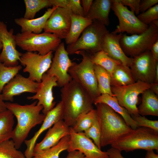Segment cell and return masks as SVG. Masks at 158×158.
Instances as JSON below:
<instances>
[{
	"instance_id": "obj_1",
	"label": "cell",
	"mask_w": 158,
	"mask_h": 158,
	"mask_svg": "<svg viewBox=\"0 0 158 158\" xmlns=\"http://www.w3.org/2000/svg\"><path fill=\"white\" fill-rule=\"evenodd\" d=\"M63 120L72 127L80 116L93 109V100L88 92L72 79L60 90Z\"/></svg>"
},
{
	"instance_id": "obj_2",
	"label": "cell",
	"mask_w": 158,
	"mask_h": 158,
	"mask_svg": "<svg viewBox=\"0 0 158 158\" xmlns=\"http://www.w3.org/2000/svg\"><path fill=\"white\" fill-rule=\"evenodd\" d=\"M37 100L30 104L24 105L5 102L7 109L12 113L17 120L11 139L18 149L26 140L31 130L36 125L42 123L45 118L46 115L40 113L43 107L37 104Z\"/></svg>"
},
{
	"instance_id": "obj_3",
	"label": "cell",
	"mask_w": 158,
	"mask_h": 158,
	"mask_svg": "<svg viewBox=\"0 0 158 158\" xmlns=\"http://www.w3.org/2000/svg\"><path fill=\"white\" fill-rule=\"evenodd\" d=\"M97 118L101 132V146L111 145L133 129L128 126L122 118L106 104L95 105Z\"/></svg>"
},
{
	"instance_id": "obj_4",
	"label": "cell",
	"mask_w": 158,
	"mask_h": 158,
	"mask_svg": "<svg viewBox=\"0 0 158 158\" xmlns=\"http://www.w3.org/2000/svg\"><path fill=\"white\" fill-rule=\"evenodd\" d=\"M121 152L137 149L158 150V132L150 128L138 127L123 135L111 145Z\"/></svg>"
},
{
	"instance_id": "obj_5",
	"label": "cell",
	"mask_w": 158,
	"mask_h": 158,
	"mask_svg": "<svg viewBox=\"0 0 158 158\" xmlns=\"http://www.w3.org/2000/svg\"><path fill=\"white\" fill-rule=\"evenodd\" d=\"M92 20V23L83 32L80 37L75 42L67 45L66 50L69 55L75 54L80 51L92 54L102 50L104 37L109 31L100 22L96 20Z\"/></svg>"
},
{
	"instance_id": "obj_6",
	"label": "cell",
	"mask_w": 158,
	"mask_h": 158,
	"mask_svg": "<svg viewBox=\"0 0 158 158\" xmlns=\"http://www.w3.org/2000/svg\"><path fill=\"white\" fill-rule=\"evenodd\" d=\"M75 54L82 56L79 63H76L68 70V73L75 80L89 93L93 101L100 94L94 68L91 58V54L84 51H77Z\"/></svg>"
},
{
	"instance_id": "obj_7",
	"label": "cell",
	"mask_w": 158,
	"mask_h": 158,
	"mask_svg": "<svg viewBox=\"0 0 158 158\" xmlns=\"http://www.w3.org/2000/svg\"><path fill=\"white\" fill-rule=\"evenodd\" d=\"M17 45L27 52L37 51L41 55L55 51L61 40L53 34L44 32L18 33L15 35Z\"/></svg>"
},
{
	"instance_id": "obj_8",
	"label": "cell",
	"mask_w": 158,
	"mask_h": 158,
	"mask_svg": "<svg viewBox=\"0 0 158 158\" xmlns=\"http://www.w3.org/2000/svg\"><path fill=\"white\" fill-rule=\"evenodd\" d=\"M157 40L158 27L152 23L142 33L129 36L123 34L120 44L125 54L133 58L150 51L152 45Z\"/></svg>"
},
{
	"instance_id": "obj_9",
	"label": "cell",
	"mask_w": 158,
	"mask_h": 158,
	"mask_svg": "<svg viewBox=\"0 0 158 158\" xmlns=\"http://www.w3.org/2000/svg\"><path fill=\"white\" fill-rule=\"evenodd\" d=\"M111 9L119 21L116 29L111 32L113 33L126 32L131 35L139 34L144 32L149 27V25L142 23L134 12L128 9L118 0H112Z\"/></svg>"
},
{
	"instance_id": "obj_10",
	"label": "cell",
	"mask_w": 158,
	"mask_h": 158,
	"mask_svg": "<svg viewBox=\"0 0 158 158\" xmlns=\"http://www.w3.org/2000/svg\"><path fill=\"white\" fill-rule=\"evenodd\" d=\"M151 84L140 81L125 86L111 87L112 92L119 104L125 108L130 115L139 114L137 105L138 96L150 89Z\"/></svg>"
},
{
	"instance_id": "obj_11",
	"label": "cell",
	"mask_w": 158,
	"mask_h": 158,
	"mask_svg": "<svg viewBox=\"0 0 158 158\" xmlns=\"http://www.w3.org/2000/svg\"><path fill=\"white\" fill-rule=\"evenodd\" d=\"M52 51L45 55L35 52L22 53L20 62L25 67L23 71L29 73L28 78L32 80L40 83L43 75L50 68L53 58Z\"/></svg>"
},
{
	"instance_id": "obj_12",
	"label": "cell",
	"mask_w": 158,
	"mask_h": 158,
	"mask_svg": "<svg viewBox=\"0 0 158 158\" xmlns=\"http://www.w3.org/2000/svg\"><path fill=\"white\" fill-rule=\"evenodd\" d=\"M55 51L51 66L46 73L56 77L58 86L62 87L72 80L68 71L75 62L69 58L63 42H61Z\"/></svg>"
},
{
	"instance_id": "obj_13",
	"label": "cell",
	"mask_w": 158,
	"mask_h": 158,
	"mask_svg": "<svg viewBox=\"0 0 158 158\" xmlns=\"http://www.w3.org/2000/svg\"><path fill=\"white\" fill-rule=\"evenodd\" d=\"M132 58L130 66L136 82L140 81L150 84L154 83L157 63L150 51Z\"/></svg>"
},
{
	"instance_id": "obj_14",
	"label": "cell",
	"mask_w": 158,
	"mask_h": 158,
	"mask_svg": "<svg viewBox=\"0 0 158 158\" xmlns=\"http://www.w3.org/2000/svg\"><path fill=\"white\" fill-rule=\"evenodd\" d=\"M13 32V29L8 31L6 25L0 21V39L2 45L0 62L7 67L18 65L22 54L16 49V42Z\"/></svg>"
},
{
	"instance_id": "obj_15",
	"label": "cell",
	"mask_w": 158,
	"mask_h": 158,
	"mask_svg": "<svg viewBox=\"0 0 158 158\" xmlns=\"http://www.w3.org/2000/svg\"><path fill=\"white\" fill-rule=\"evenodd\" d=\"M72 14L68 8L57 7L47 21L43 29L44 32L54 34L61 39H65L70 31Z\"/></svg>"
},
{
	"instance_id": "obj_16",
	"label": "cell",
	"mask_w": 158,
	"mask_h": 158,
	"mask_svg": "<svg viewBox=\"0 0 158 158\" xmlns=\"http://www.w3.org/2000/svg\"><path fill=\"white\" fill-rule=\"evenodd\" d=\"M70 139L67 151L78 150L84 158H109L107 152L102 151L83 132L77 133L70 127Z\"/></svg>"
},
{
	"instance_id": "obj_17",
	"label": "cell",
	"mask_w": 158,
	"mask_h": 158,
	"mask_svg": "<svg viewBox=\"0 0 158 158\" xmlns=\"http://www.w3.org/2000/svg\"><path fill=\"white\" fill-rule=\"evenodd\" d=\"M57 81L56 77L49 76L45 73L42 76L41 82L39 83L35 94L27 97L28 100H37V104L43 106L42 111L45 115L55 105L56 102L54 101L52 90L54 87L58 86Z\"/></svg>"
},
{
	"instance_id": "obj_18",
	"label": "cell",
	"mask_w": 158,
	"mask_h": 158,
	"mask_svg": "<svg viewBox=\"0 0 158 158\" xmlns=\"http://www.w3.org/2000/svg\"><path fill=\"white\" fill-rule=\"evenodd\" d=\"M39 84L18 73L4 87L1 93L3 100L12 102L15 96L27 92L35 93Z\"/></svg>"
},
{
	"instance_id": "obj_19",
	"label": "cell",
	"mask_w": 158,
	"mask_h": 158,
	"mask_svg": "<svg viewBox=\"0 0 158 158\" xmlns=\"http://www.w3.org/2000/svg\"><path fill=\"white\" fill-rule=\"evenodd\" d=\"M63 107L61 101L46 115L39 129L30 139L24 142L26 149L24 153L26 158H31L36 141L40 135L44 131L50 128L58 121L63 120Z\"/></svg>"
},
{
	"instance_id": "obj_20",
	"label": "cell",
	"mask_w": 158,
	"mask_h": 158,
	"mask_svg": "<svg viewBox=\"0 0 158 158\" xmlns=\"http://www.w3.org/2000/svg\"><path fill=\"white\" fill-rule=\"evenodd\" d=\"M70 133V127L63 120L58 121L48 129L43 139L36 144L33 154L47 150L54 146L63 138L69 135Z\"/></svg>"
},
{
	"instance_id": "obj_21",
	"label": "cell",
	"mask_w": 158,
	"mask_h": 158,
	"mask_svg": "<svg viewBox=\"0 0 158 158\" xmlns=\"http://www.w3.org/2000/svg\"><path fill=\"white\" fill-rule=\"evenodd\" d=\"M123 35V33L116 34L109 32L107 33L102 43V50L112 58L120 61L130 67L132 58L125 54L120 44V40Z\"/></svg>"
},
{
	"instance_id": "obj_22",
	"label": "cell",
	"mask_w": 158,
	"mask_h": 158,
	"mask_svg": "<svg viewBox=\"0 0 158 158\" xmlns=\"http://www.w3.org/2000/svg\"><path fill=\"white\" fill-rule=\"evenodd\" d=\"M57 7L53 6L47 9L41 16L32 19H25L23 17L15 19V23L21 28V32H32L36 34L41 33L52 12Z\"/></svg>"
},
{
	"instance_id": "obj_23",
	"label": "cell",
	"mask_w": 158,
	"mask_h": 158,
	"mask_svg": "<svg viewBox=\"0 0 158 158\" xmlns=\"http://www.w3.org/2000/svg\"><path fill=\"white\" fill-rule=\"evenodd\" d=\"M112 0H95L85 17L92 20H97L106 26L110 23L109 14L111 9Z\"/></svg>"
},
{
	"instance_id": "obj_24",
	"label": "cell",
	"mask_w": 158,
	"mask_h": 158,
	"mask_svg": "<svg viewBox=\"0 0 158 158\" xmlns=\"http://www.w3.org/2000/svg\"><path fill=\"white\" fill-rule=\"evenodd\" d=\"M103 103L107 104L115 112L120 115L126 124L133 130L137 128L136 122L133 119L127 110L121 106L117 99L114 96H112L107 94L100 95L93 101L95 105Z\"/></svg>"
},
{
	"instance_id": "obj_25",
	"label": "cell",
	"mask_w": 158,
	"mask_h": 158,
	"mask_svg": "<svg viewBox=\"0 0 158 158\" xmlns=\"http://www.w3.org/2000/svg\"><path fill=\"white\" fill-rule=\"evenodd\" d=\"M142 102L138 108L139 115L158 116V97L150 89L142 94Z\"/></svg>"
},
{
	"instance_id": "obj_26",
	"label": "cell",
	"mask_w": 158,
	"mask_h": 158,
	"mask_svg": "<svg viewBox=\"0 0 158 158\" xmlns=\"http://www.w3.org/2000/svg\"><path fill=\"white\" fill-rule=\"evenodd\" d=\"M92 20L87 18L72 14L69 33L65 39L66 44L75 42L84 30L92 23Z\"/></svg>"
},
{
	"instance_id": "obj_27",
	"label": "cell",
	"mask_w": 158,
	"mask_h": 158,
	"mask_svg": "<svg viewBox=\"0 0 158 158\" xmlns=\"http://www.w3.org/2000/svg\"><path fill=\"white\" fill-rule=\"evenodd\" d=\"M135 82L130 67L122 63L116 66L111 75V87L125 86Z\"/></svg>"
},
{
	"instance_id": "obj_28",
	"label": "cell",
	"mask_w": 158,
	"mask_h": 158,
	"mask_svg": "<svg viewBox=\"0 0 158 158\" xmlns=\"http://www.w3.org/2000/svg\"><path fill=\"white\" fill-rule=\"evenodd\" d=\"M14 116L8 109L0 114V144L11 139L14 123Z\"/></svg>"
},
{
	"instance_id": "obj_29",
	"label": "cell",
	"mask_w": 158,
	"mask_h": 158,
	"mask_svg": "<svg viewBox=\"0 0 158 158\" xmlns=\"http://www.w3.org/2000/svg\"><path fill=\"white\" fill-rule=\"evenodd\" d=\"M94 68L100 94H107L114 96L111 90L110 74L99 65L94 64Z\"/></svg>"
},
{
	"instance_id": "obj_30",
	"label": "cell",
	"mask_w": 158,
	"mask_h": 158,
	"mask_svg": "<svg viewBox=\"0 0 158 158\" xmlns=\"http://www.w3.org/2000/svg\"><path fill=\"white\" fill-rule=\"evenodd\" d=\"M70 139L69 135L64 137L54 146L47 150L33 154L31 158H59L61 153L68 150Z\"/></svg>"
},
{
	"instance_id": "obj_31",
	"label": "cell",
	"mask_w": 158,
	"mask_h": 158,
	"mask_svg": "<svg viewBox=\"0 0 158 158\" xmlns=\"http://www.w3.org/2000/svg\"><path fill=\"white\" fill-rule=\"evenodd\" d=\"M92 61L94 64L99 65L111 75L116 66L121 63L114 59L101 50L91 55Z\"/></svg>"
},
{
	"instance_id": "obj_32",
	"label": "cell",
	"mask_w": 158,
	"mask_h": 158,
	"mask_svg": "<svg viewBox=\"0 0 158 158\" xmlns=\"http://www.w3.org/2000/svg\"><path fill=\"white\" fill-rule=\"evenodd\" d=\"M97 119L96 109H93L88 113L80 116L73 127L75 132H84L89 128Z\"/></svg>"
},
{
	"instance_id": "obj_33",
	"label": "cell",
	"mask_w": 158,
	"mask_h": 158,
	"mask_svg": "<svg viewBox=\"0 0 158 158\" xmlns=\"http://www.w3.org/2000/svg\"><path fill=\"white\" fill-rule=\"evenodd\" d=\"M25 11L23 18L34 19L36 13L41 10L51 6L49 0H24Z\"/></svg>"
},
{
	"instance_id": "obj_34",
	"label": "cell",
	"mask_w": 158,
	"mask_h": 158,
	"mask_svg": "<svg viewBox=\"0 0 158 158\" xmlns=\"http://www.w3.org/2000/svg\"><path fill=\"white\" fill-rule=\"evenodd\" d=\"M0 158H26L24 153L16 147L12 139L0 144Z\"/></svg>"
},
{
	"instance_id": "obj_35",
	"label": "cell",
	"mask_w": 158,
	"mask_h": 158,
	"mask_svg": "<svg viewBox=\"0 0 158 158\" xmlns=\"http://www.w3.org/2000/svg\"><path fill=\"white\" fill-rule=\"evenodd\" d=\"M22 68L21 65L7 67L0 62V94L4 87L11 80Z\"/></svg>"
},
{
	"instance_id": "obj_36",
	"label": "cell",
	"mask_w": 158,
	"mask_h": 158,
	"mask_svg": "<svg viewBox=\"0 0 158 158\" xmlns=\"http://www.w3.org/2000/svg\"><path fill=\"white\" fill-rule=\"evenodd\" d=\"M83 132L86 136L92 139L94 143L98 148L101 149V132L97 118L94 121L91 126Z\"/></svg>"
},
{
	"instance_id": "obj_37",
	"label": "cell",
	"mask_w": 158,
	"mask_h": 158,
	"mask_svg": "<svg viewBox=\"0 0 158 158\" xmlns=\"http://www.w3.org/2000/svg\"><path fill=\"white\" fill-rule=\"evenodd\" d=\"M137 17L142 23L147 25L152 23L154 20H158V4L143 12L140 13Z\"/></svg>"
},
{
	"instance_id": "obj_38",
	"label": "cell",
	"mask_w": 158,
	"mask_h": 158,
	"mask_svg": "<svg viewBox=\"0 0 158 158\" xmlns=\"http://www.w3.org/2000/svg\"><path fill=\"white\" fill-rule=\"evenodd\" d=\"M131 115L133 119L136 122L138 127L149 128L158 132V120H150L139 114Z\"/></svg>"
},
{
	"instance_id": "obj_39",
	"label": "cell",
	"mask_w": 158,
	"mask_h": 158,
	"mask_svg": "<svg viewBox=\"0 0 158 158\" xmlns=\"http://www.w3.org/2000/svg\"><path fill=\"white\" fill-rule=\"evenodd\" d=\"M67 8L70 9L73 14L85 17L81 0H69Z\"/></svg>"
},
{
	"instance_id": "obj_40",
	"label": "cell",
	"mask_w": 158,
	"mask_h": 158,
	"mask_svg": "<svg viewBox=\"0 0 158 158\" xmlns=\"http://www.w3.org/2000/svg\"><path fill=\"white\" fill-rule=\"evenodd\" d=\"M123 5L128 6L131 11L138 15L140 12V0H118Z\"/></svg>"
},
{
	"instance_id": "obj_41",
	"label": "cell",
	"mask_w": 158,
	"mask_h": 158,
	"mask_svg": "<svg viewBox=\"0 0 158 158\" xmlns=\"http://www.w3.org/2000/svg\"><path fill=\"white\" fill-rule=\"evenodd\" d=\"M158 3V0H141L140 4V12H143Z\"/></svg>"
},
{
	"instance_id": "obj_42",
	"label": "cell",
	"mask_w": 158,
	"mask_h": 158,
	"mask_svg": "<svg viewBox=\"0 0 158 158\" xmlns=\"http://www.w3.org/2000/svg\"><path fill=\"white\" fill-rule=\"evenodd\" d=\"M51 6L67 8L69 0H49Z\"/></svg>"
},
{
	"instance_id": "obj_43",
	"label": "cell",
	"mask_w": 158,
	"mask_h": 158,
	"mask_svg": "<svg viewBox=\"0 0 158 158\" xmlns=\"http://www.w3.org/2000/svg\"><path fill=\"white\" fill-rule=\"evenodd\" d=\"M107 152L109 158H125L121 155V151L112 147L108 150Z\"/></svg>"
},
{
	"instance_id": "obj_44",
	"label": "cell",
	"mask_w": 158,
	"mask_h": 158,
	"mask_svg": "<svg viewBox=\"0 0 158 158\" xmlns=\"http://www.w3.org/2000/svg\"><path fill=\"white\" fill-rule=\"evenodd\" d=\"M150 51L154 60L158 62V40L152 45Z\"/></svg>"
},
{
	"instance_id": "obj_45",
	"label": "cell",
	"mask_w": 158,
	"mask_h": 158,
	"mask_svg": "<svg viewBox=\"0 0 158 158\" xmlns=\"http://www.w3.org/2000/svg\"><path fill=\"white\" fill-rule=\"evenodd\" d=\"M93 0H82V7L83 8L85 17L86 16L89 11Z\"/></svg>"
},
{
	"instance_id": "obj_46",
	"label": "cell",
	"mask_w": 158,
	"mask_h": 158,
	"mask_svg": "<svg viewBox=\"0 0 158 158\" xmlns=\"http://www.w3.org/2000/svg\"><path fill=\"white\" fill-rule=\"evenodd\" d=\"M84 155L80 151L74 150L68 152L66 158H84Z\"/></svg>"
},
{
	"instance_id": "obj_47",
	"label": "cell",
	"mask_w": 158,
	"mask_h": 158,
	"mask_svg": "<svg viewBox=\"0 0 158 158\" xmlns=\"http://www.w3.org/2000/svg\"><path fill=\"white\" fill-rule=\"evenodd\" d=\"M1 94H0V114L7 110Z\"/></svg>"
},
{
	"instance_id": "obj_48",
	"label": "cell",
	"mask_w": 158,
	"mask_h": 158,
	"mask_svg": "<svg viewBox=\"0 0 158 158\" xmlns=\"http://www.w3.org/2000/svg\"><path fill=\"white\" fill-rule=\"evenodd\" d=\"M145 158H158V154H155L153 150H147Z\"/></svg>"
},
{
	"instance_id": "obj_49",
	"label": "cell",
	"mask_w": 158,
	"mask_h": 158,
	"mask_svg": "<svg viewBox=\"0 0 158 158\" xmlns=\"http://www.w3.org/2000/svg\"><path fill=\"white\" fill-rule=\"evenodd\" d=\"M150 89L157 95H158V83H154L151 84Z\"/></svg>"
},
{
	"instance_id": "obj_50",
	"label": "cell",
	"mask_w": 158,
	"mask_h": 158,
	"mask_svg": "<svg viewBox=\"0 0 158 158\" xmlns=\"http://www.w3.org/2000/svg\"><path fill=\"white\" fill-rule=\"evenodd\" d=\"M154 83H158V62L156 65Z\"/></svg>"
},
{
	"instance_id": "obj_51",
	"label": "cell",
	"mask_w": 158,
	"mask_h": 158,
	"mask_svg": "<svg viewBox=\"0 0 158 158\" xmlns=\"http://www.w3.org/2000/svg\"><path fill=\"white\" fill-rule=\"evenodd\" d=\"M152 23L156 26L158 27V20H154Z\"/></svg>"
},
{
	"instance_id": "obj_52",
	"label": "cell",
	"mask_w": 158,
	"mask_h": 158,
	"mask_svg": "<svg viewBox=\"0 0 158 158\" xmlns=\"http://www.w3.org/2000/svg\"><path fill=\"white\" fill-rule=\"evenodd\" d=\"M2 43L1 42V40L0 39V50L2 49Z\"/></svg>"
}]
</instances>
